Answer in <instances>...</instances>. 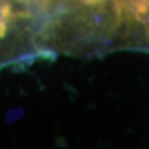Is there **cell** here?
<instances>
[{"instance_id":"6da1fadb","label":"cell","mask_w":149,"mask_h":149,"mask_svg":"<svg viewBox=\"0 0 149 149\" xmlns=\"http://www.w3.org/2000/svg\"><path fill=\"white\" fill-rule=\"evenodd\" d=\"M13 24V13L6 4H0V41L5 39Z\"/></svg>"}]
</instances>
